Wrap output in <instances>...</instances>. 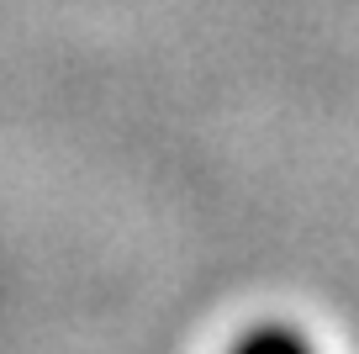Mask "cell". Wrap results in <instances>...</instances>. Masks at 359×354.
Wrapping results in <instances>:
<instances>
[{"label":"cell","instance_id":"cell-1","mask_svg":"<svg viewBox=\"0 0 359 354\" xmlns=\"http://www.w3.org/2000/svg\"><path fill=\"white\" fill-rule=\"evenodd\" d=\"M227 354H317V349L306 343L302 328H291V322H254L248 333L233 339Z\"/></svg>","mask_w":359,"mask_h":354}]
</instances>
